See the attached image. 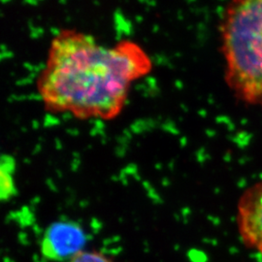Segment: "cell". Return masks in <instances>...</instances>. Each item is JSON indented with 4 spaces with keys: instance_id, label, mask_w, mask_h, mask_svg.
<instances>
[{
    "instance_id": "obj_4",
    "label": "cell",
    "mask_w": 262,
    "mask_h": 262,
    "mask_svg": "<svg viewBox=\"0 0 262 262\" xmlns=\"http://www.w3.org/2000/svg\"><path fill=\"white\" fill-rule=\"evenodd\" d=\"M237 224L244 243L262 254V181L240 197Z\"/></svg>"
},
{
    "instance_id": "obj_6",
    "label": "cell",
    "mask_w": 262,
    "mask_h": 262,
    "mask_svg": "<svg viewBox=\"0 0 262 262\" xmlns=\"http://www.w3.org/2000/svg\"><path fill=\"white\" fill-rule=\"evenodd\" d=\"M68 262H114L110 257L97 251H83Z\"/></svg>"
},
{
    "instance_id": "obj_5",
    "label": "cell",
    "mask_w": 262,
    "mask_h": 262,
    "mask_svg": "<svg viewBox=\"0 0 262 262\" xmlns=\"http://www.w3.org/2000/svg\"><path fill=\"white\" fill-rule=\"evenodd\" d=\"M7 163L2 160L1 163V184H0V190H1V198L2 199H9L15 193V183L13 179V172H14V161L10 158H6Z\"/></svg>"
},
{
    "instance_id": "obj_1",
    "label": "cell",
    "mask_w": 262,
    "mask_h": 262,
    "mask_svg": "<svg viewBox=\"0 0 262 262\" xmlns=\"http://www.w3.org/2000/svg\"><path fill=\"white\" fill-rule=\"evenodd\" d=\"M151 67L148 53L134 41L107 47L91 34L63 29L50 44L38 94L49 112L109 121L122 112L132 84Z\"/></svg>"
},
{
    "instance_id": "obj_3",
    "label": "cell",
    "mask_w": 262,
    "mask_h": 262,
    "mask_svg": "<svg viewBox=\"0 0 262 262\" xmlns=\"http://www.w3.org/2000/svg\"><path fill=\"white\" fill-rule=\"evenodd\" d=\"M86 235L83 227L73 221H57L46 229L41 244L43 255L54 261H70L84 251Z\"/></svg>"
},
{
    "instance_id": "obj_2",
    "label": "cell",
    "mask_w": 262,
    "mask_h": 262,
    "mask_svg": "<svg viewBox=\"0 0 262 262\" xmlns=\"http://www.w3.org/2000/svg\"><path fill=\"white\" fill-rule=\"evenodd\" d=\"M220 35L227 86L242 103L262 106V0H228Z\"/></svg>"
}]
</instances>
